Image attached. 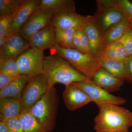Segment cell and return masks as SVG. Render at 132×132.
<instances>
[{"mask_svg": "<svg viewBox=\"0 0 132 132\" xmlns=\"http://www.w3.org/2000/svg\"><path fill=\"white\" fill-rule=\"evenodd\" d=\"M43 73L46 78L47 88L54 86L56 83L66 86L88 79L64 58L52 53L45 57Z\"/></svg>", "mask_w": 132, "mask_h": 132, "instance_id": "obj_1", "label": "cell"}, {"mask_svg": "<svg viewBox=\"0 0 132 132\" xmlns=\"http://www.w3.org/2000/svg\"><path fill=\"white\" fill-rule=\"evenodd\" d=\"M98 106V113L94 119L96 132H118L128 130L132 125V112L112 104Z\"/></svg>", "mask_w": 132, "mask_h": 132, "instance_id": "obj_2", "label": "cell"}, {"mask_svg": "<svg viewBox=\"0 0 132 132\" xmlns=\"http://www.w3.org/2000/svg\"><path fill=\"white\" fill-rule=\"evenodd\" d=\"M59 105V96L54 86L47 88L41 98L28 110L50 132L55 127Z\"/></svg>", "mask_w": 132, "mask_h": 132, "instance_id": "obj_3", "label": "cell"}, {"mask_svg": "<svg viewBox=\"0 0 132 132\" xmlns=\"http://www.w3.org/2000/svg\"><path fill=\"white\" fill-rule=\"evenodd\" d=\"M52 54L60 55L70 63L76 70L92 80L94 76L101 68L97 58L85 54L74 49L65 48L56 45L51 49Z\"/></svg>", "mask_w": 132, "mask_h": 132, "instance_id": "obj_4", "label": "cell"}, {"mask_svg": "<svg viewBox=\"0 0 132 132\" xmlns=\"http://www.w3.org/2000/svg\"><path fill=\"white\" fill-rule=\"evenodd\" d=\"M96 3L97 12L94 15L95 22L103 35L112 26L127 18L121 10L111 3L110 0H97Z\"/></svg>", "mask_w": 132, "mask_h": 132, "instance_id": "obj_5", "label": "cell"}, {"mask_svg": "<svg viewBox=\"0 0 132 132\" xmlns=\"http://www.w3.org/2000/svg\"><path fill=\"white\" fill-rule=\"evenodd\" d=\"M44 51L29 48L16 59L20 75L32 78L43 73Z\"/></svg>", "mask_w": 132, "mask_h": 132, "instance_id": "obj_6", "label": "cell"}, {"mask_svg": "<svg viewBox=\"0 0 132 132\" xmlns=\"http://www.w3.org/2000/svg\"><path fill=\"white\" fill-rule=\"evenodd\" d=\"M95 20L94 15L83 16L76 11L65 10L55 12L49 25L55 28L81 30Z\"/></svg>", "mask_w": 132, "mask_h": 132, "instance_id": "obj_7", "label": "cell"}, {"mask_svg": "<svg viewBox=\"0 0 132 132\" xmlns=\"http://www.w3.org/2000/svg\"><path fill=\"white\" fill-rule=\"evenodd\" d=\"M47 90V81L43 73L31 78L22 93L24 109L28 110L39 100Z\"/></svg>", "mask_w": 132, "mask_h": 132, "instance_id": "obj_8", "label": "cell"}, {"mask_svg": "<svg viewBox=\"0 0 132 132\" xmlns=\"http://www.w3.org/2000/svg\"><path fill=\"white\" fill-rule=\"evenodd\" d=\"M72 84L85 92L92 102L95 103L97 105L112 104L119 106L126 103L125 99L111 94V93L97 86L93 81L88 79L82 82Z\"/></svg>", "mask_w": 132, "mask_h": 132, "instance_id": "obj_9", "label": "cell"}, {"mask_svg": "<svg viewBox=\"0 0 132 132\" xmlns=\"http://www.w3.org/2000/svg\"><path fill=\"white\" fill-rule=\"evenodd\" d=\"M55 11L40 7L36 10L21 29L19 32L28 40L31 35L49 25Z\"/></svg>", "mask_w": 132, "mask_h": 132, "instance_id": "obj_10", "label": "cell"}, {"mask_svg": "<svg viewBox=\"0 0 132 132\" xmlns=\"http://www.w3.org/2000/svg\"><path fill=\"white\" fill-rule=\"evenodd\" d=\"M30 47L28 42L19 32L12 34L5 45L0 47V59H17Z\"/></svg>", "mask_w": 132, "mask_h": 132, "instance_id": "obj_11", "label": "cell"}, {"mask_svg": "<svg viewBox=\"0 0 132 132\" xmlns=\"http://www.w3.org/2000/svg\"><path fill=\"white\" fill-rule=\"evenodd\" d=\"M65 86L63 98L66 107L69 111H75L92 102L89 96L80 88L73 84Z\"/></svg>", "mask_w": 132, "mask_h": 132, "instance_id": "obj_12", "label": "cell"}, {"mask_svg": "<svg viewBox=\"0 0 132 132\" xmlns=\"http://www.w3.org/2000/svg\"><path fill=\"white\" fill-rule=\"evenodd\" d=\"M40 0H25L18 10L12 16L10 33L19 32L31 14L40 7Z\"/></svg>", "mask_w": 132, "mask_h": 132, "instance_id": "obj_13", "label": "cell"}, {"mask_svg": "<svg viewBox=\"0 0 132 132\" xmlns=\"http://www.w3.org/2000/svg\"><path fill=\"white\" fill-rule=\"evenodd\" d=\"M28 41L30 47L42 51L52 49L56 45L55 28L48 25L31 35Z\"/></svg>", "mask_w": 132, "mask_h": 132, "instance_id": "obj_14", "label": "cell"}, {"mask_svg": "<svg viewBox=\"0 0 132 132\" xmlns=\"http://www.w3.org/2000/svg\"><path fill=\"white\" fill-rule=\"evenodd\" d=\"M82 30L88 39L93 54L98 58L106 46L103 41V35L95 20L87 24Z\"/></svg>", "mask_w": 132, "mask_h": 132, "instance_id": "obj_15", "label": "cell"}, {"mask_svg": "<svg viewBox=\"0 0 132 132\" xmlns=\"http://www.w3.org/2000/svg\"><path fill=\"white\" fill-rule=\"evenodd\" d=\"M92 80L110 93L120 90L125 81L114 76L102 68L94 75Z\"/></svg>", "mask_w": 132, "mask_h": 132, "instance_id": "obj_16", "label": "cell"}, {"mask_svg": "<svg viewBox=\"0 0 132 132\" xmlns=\"http://www.w3.org/2000/svg\"><path fill=\"white\" fill-rule=\"evenodd\" d=\"M23 109L21 100L11 98L0 99L1 121L19 117Z\"/></svg>", "mask_w": 132, "mask_h": 132, "instance_id": "obj_17", "label": "cell"}, {"mask_svg": "<svg viewBox=\"0 0 132 132\" xmlns=\"http://www.w3.org/2000/svg\"><path fill=\"white\" fill-rule=\"evenodd\" d=\"M31 78L22 75L21 78L0 90V99L11 98L21 100L23 90Z\"/></svg>", "mask_w": 132, "mask_h": 132, "instance_id": "obj_18", "label": "cell"}, {"mask_svg": "<svg viewBox=\"0 0 132 132\" xmlns=\"http://www.w3.org/2000/svg\"><path fill=\"white\" fill-rule=\"evenodd\" d=\"M131 25V20L126 18L111 27L103 35V41L106 45L117 42Z\"/></svg>", "mask_w": 132, "mask_h": 132, "instance_id": "obj_19", "label": "cell"}, {"mask_svg": "<svg viewBox=\"0 0 132 132\" xmlns=\"http://www.w3.org/2000/svg\"><path fill=\"white\" fill-rule=\"evenodd\" d=\"M19 118L23 132H49L28 110L23 109Z\"/></svg>", "mask_w": 132, "mask_h": 132, "instance_id": "obj_20", "label": "cell"}, {"mask_svg": "<svg viewBox=\"0 0 132 132\" xmlns=\"http://www.w3.org/2000/svg\"><path fill=\"white\" fill-rule=\"evenodd\" d=\"M97 59L102 68L117 78L126 80V72L124 62L102 58Z\"/></svg>", "mask_w": 132, "mask_h": 132, "instance_id": "obj_21", "label": "cell"}, {"mask_svg": "<svg viewBox=\"0 0 132 132\" xmlns=\"http://www.w3.org/2000/svg\"><path fill=\"white\" fill-rule=\"evenodd\" d=\"M128 57L123 46L119 43L116 42L106 45L104 52L98 58L124 62Z\"/></svg>", "mask_w": 132, "mask_h": 132, "instance_id": "obj_22", "label": "cell"}, {"mask_svg": "<svg viewBox=\"0 0 132 132\" xmlns=\"http://www.w3.org/2000/svg\"><path fill=\"white\" fill-rule=\"evenodd\" d=\"M40 7L49 9L55 12L76 11L75 2L73 0H40Z\"/></svg>", "mask_w": 132, "mask_h": 132, "instance_id": "obj_23", "label": "cell"}, {"mask_svg": "<svg viewBox=\"0 0 132 132\" xmlns=\"http://www.w3.org/2000/svg\"><path fill=\"white\" fill-rule=\"evenodd\" d=\"M76 31L74 29L55 28L56 45L64 48L74 49L73 39Z\"/></svg>", "mask_w": 132, "mask_h": 132, "instance_id": "obj_24", "label": "cell"}, {"mask_svg": "<svg viewBox=\"0 0 132 132\" xmlns=\"http://www.w3.org/2000/svg\"><path fill=\"white\" fill-rule=\"evenodd\" d=\"M25 0H0V16H12Z\"/></svg>", "mask_w": 132, "mask_h": 132, "instance_id": "obj_25", "label": "cell"}, {"mask_svg": "<svg viewBox=\"0 0 132 132\" xmlns=\"http://www.w3.org/2000/svg\"><path fill=\"white\" fill-rule=\"evenodd\" d=\"M0 72L10 75H20L16 59H0Z\"/></svg>", "mask_w": 132, "mask_h": 132, "instance_id": "obj_26", "label": "cell"}, {"mask_svg": "<svg viewBox=\"0 0 132 132\" xmlns=\"http://www.w3.org/2000/svg\"><path fill=\"white\" fill-rule=\"evenodd\" d=\"M111 3L121 10L127 18L132 20V2L128 0H110Z\"/></svg>", "mask_w": 132, "mask_h": 132, "instance_id": "obj_27", "label": "cell"}, {"mask_svg": "<svg viewBox=\"0 0 132 132\" xmlns=\"http://www.w3.org/2000/svg\"><path fill=\"white\" fill-rule=\"evenodd\" d=\"M117 42L123 46L128 57L132 55V28L131 24Z\"/></svg>", "mask_w": 132, "mask_h": 132, "instance_id": "obj_28", "label": "cell"}, {"mask_svg": "<svg viewBox=\"0 0 132 132\" xmlns=\"http://www.w3.org/2000/svg\"><path fill=\"white\" fill-rule=\"evenodd\" d=\"M12 16H0V37L8 38L12 35L10 31Z\"/></svg>", "mask_w": 132, "mask_h": 132, "instance_id": "obj_29", "label": "cell"}, {"mask_svg": "<svg viewBox=\"0 0 132 132\" xmlns=\"http://www.w3.org/2000/svg\"><path fill=\"white\" fill-rule=\"evenodd\" d=\"M8 132H23L19 117L9 119L4 121Z\"/></svg>", "mask_w": 132, "mask_h": 132, "instance_id": "obj_30", "label": "cell"}, {"mask_svg": "<svg viewBox=\"0 0 132 132\" xmlns=\"http://www.w3.org/2000/svg\"><path fill=\"white\" fill-rule=\"evenodd\" d=\"M21 76L10 75L0 72V90L19 79Z\"/></svg>", "mask_w": 132, "mask_h": 132, "instance_id": "obj_31", "label": "cell"}, {"mask_svg": "<svg viewBox=\"0 0 132 132\" xmlns=\"http://www.w3.org/2000/svg\"><path fill=\"white\" fill-rule=\"evenodd\" d=\"M81 46L82 52L85 54L93 55L90 47V43L88 39L82 29L80 30Z\"/></svg>", "mask_w": 132, "mask_h": 132, "instance_id": "obj_32", "label": "cell"}, {"mask_svg": "<svg viewBox=\"0 0 132 132\" xmlns=\"http://www.w3.org/2000/svg\"><path fill=\"white\" fill-rule=\"evenodd\" d=\"M126 72V80L132 85V55L128 56L124 62Z\"/></svg>", "mask_w": 132, "mask_h": 132, "instance_id": "obj_33", "label": "cell"}, {"mask_svg": "<svg viewBox=\"0 0 132 132\" xmlns=\"http://www.w3.org/2000/svg\"><path fill=\"white\" fill-rule=\"evenodd\" d=\"M73 45L74 49L82 53L81 46L80 30L76 31L73 39Z\"/></svg>", "mask_w": 132, "mask_h": 132, "instance_id": "obj_34", "label": "cell"}, {"mask_svg": "<svg viewBox=\"0 0 132 132\" xmlns=\"http://www.w3.org/2000/svg\"><path fill=\"white\" fill-rule=\"evenodd\" d=\"M0 132H8L5 122L0 121Z\"/></svg>", "mask_w": 132, "mask_h": 132, "instance_id": "obj_35", "label": "cell"}, {"mask_svg": "<svg viewBox=\"0 0 132 132\" xmlns=\"http://www.w3.org/2000/svg\"><path fill=\"white\" fill-rule=\"evenodd\" d=\"M8 38L4 37H0V47H2L6 42Z\"/></svg>", "mask_w": 132, "mask_h": 132, "instance_id": "obj_36", "label": "cell"}, {"mask_svg": "<svg viewBox=\"0 0 132 132\" xmlns=\"http://www.w3.org/2000/svg\"><path fill=\"white\" fill-rule=\"evenodd\" d=\"M118 132H128V130H124V131H121Z\"/></svg>", "mask_w": 132, "mask_h": 132, "instance_id": "obj_37", "label": "cell"}, {"mask_svg": "<svg viewBox=\"0 0 132 132\" xmlns=\"http://www.w3.org/2000/svg\"><path fill=\"white\" fill-rule=\"evenodd\" d=\"M131 26L132 28V20H131Z\"/></svg>", "mask_w": 132, "mask_h": 132, "instance_id": "obj_38", "label": "cell"}, {"mask_svg": "<svg viewBox=\"0 0 132 132\" xmlns=\"http://www.w3.org/2000/svg\"><path fill=\"white\" fill-rule=\"evenodd\" d=\"M131 2H132V1H131Z\"/></svg>", "mask_w": 132, "mask_h": 132, "instance_id": "obj_39", "label": "cell"}]
</instances>
